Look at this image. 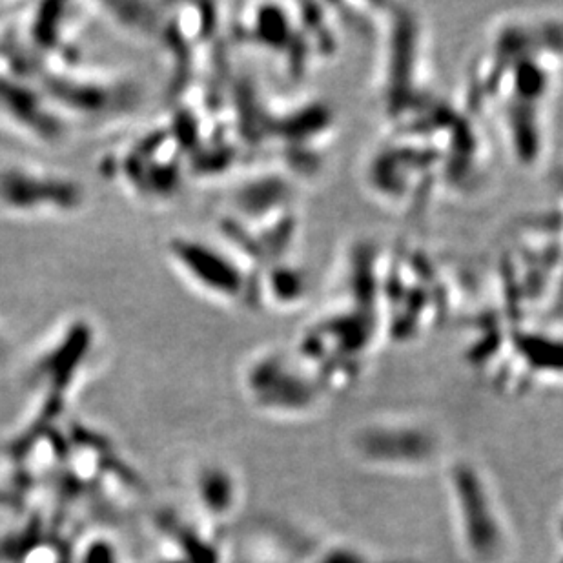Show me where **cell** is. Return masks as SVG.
<instances>
[{
	"label": "cell",
	"mask_w": 563,
	"mask_h": 563,
	"mask_svg": "<svg viewBox=\"0 0 563 563\" xmlns=\"http://www.w3.org/2000/svg\"><path fill=\"white\" fill-rule=\"evenodd\" d=\"M84 201L70 177L28 164L0 168V208L17 215L72 214Z\"/></svg>",
	"instance_id": "cell-1"
},
{
	"label": "cell",
	"mask_w": 563,
	"mask_h": 563,
	"mask_svg": "<svg viewBox=\"0 0 563 563\" xmlns=\"http://www.w3.org/2000/svg\"><path fill=\"white\" fill-rule=\"evenodd\" d=\"M168 254L175 268L195 287L203 288L214 296L232 297L237 294L239 281L236 268L230 267L214 246L190 237H174L168 243Z\"/></svg>",
	"instance_id": "cell-2"
},
{
	"label": "cell",
	"mask_w": 563,
	"mask_h": 563,
	"mask_svg": "<svg viewBox=\"0 0 563 563\" xmlns=\"http://www.w3.org/2000/svg\"><path fill=\"white\" fill-rule=\"evenodd\" d=\"M6 352V339H4V334L0 332V356Z\"/></svg>",
	"instance_id": "cell-3"
}]
</instances>
